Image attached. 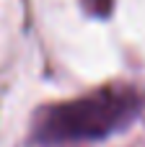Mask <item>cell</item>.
<instances>
[{
  "mask_svg": "<svg viewBox=\"0 0 145 147\" xmlns=\"http://www.w3.org/2000/svg\"><path fill=\"white\" fill-rule=\"evenodd\" d=\"M145 114V90L132 83H104L75 98L34 109L26 145L86 147L130 132Z\"/></svg>",
  "mask_w": 145,
  "mask_h": 147,
  "instance_id": "cell-1",
  "label": "cell"
},
{
  "mask_svg": "<svg viewBox=\"0 0 145 147\" xmlns=\"http://www.w3.org/2000/svg\"><path fill=\"white\" fill-rule=\"evenodd\" d=\"M80 8L91 18H109L114 10V0H80Z\"/></svg>",
  "mask_w": 145,
  "mask_h": 147,
  "instance_id": "cell-2",
  "label": "cell"
}]
</instances>
